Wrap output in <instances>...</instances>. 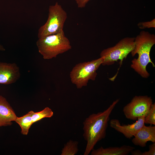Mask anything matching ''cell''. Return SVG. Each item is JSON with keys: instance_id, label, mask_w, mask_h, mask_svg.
<instances>
[{"instance_id": "obj_16", "label": "cell", "mask_w": 155, "mask_h": 155, "mask_svg": "<svg viewBox=\"0 0 155 155\" xmlns=\"http://www.w3.org/2000/svg\"><path fill=\"white\" fill-rule=\"evenodd\" d=\"M145 124L155 125V103H153L148 114L144 117Z\"/></svg>"}, {"instance_id": "obj_7", "label": "cell", "mask_w": 155, "mask_h": 155, "mask_svg": "<svg viewBox=\"0 0 155 155\" xmlns=\"http://www.w3.org/2000/svg\"><path fill=\"white\" fill-rule=\"evenodd\" d=\"M152 99L148 96H135L123 108L125 117L135 121L140 117H145L149 112L153 104Z\"/></svg>"}, {"instance_id": "obj_4", "label": "cell", "mask_w": 155, "mask_h": 155, "mask_svg": "<svg viewBox=\"0 0 155 155\" xmlns=\"http://www.w3.org/2000/svg\"><path fill=\"white\" fill-rule=\"evenodd\" d=\"M104 58L76 64L71 71L69 75L72 83L78 89L86 86L89 80L94 81L97 75V70L103 61Z\"/></svg>"}, {"instance_id": "obj_5", "label": "cell", "mask_w": 155, "mask_h": 155, "mask_svg": "<svg viewBox=\"0 0 155 155\" xmlns=\"http://www.w3.org/2000/svg\"><path fill=\"white\" fill-rule=\"evenodd\" d=\"M135 37L123 38L115 46L102 50L100 53V57L104 58L102 65L103 66L113 64L120 60L121 67L124 59L133 50L135 47Z\"/></svg>"}, {"instance_id": "obj_3", "label": "cell", "mask_w": 155, "mask_h": 155, "mask_svg": "<svg viewBox=\"0 0 155 155\" xmlns=\"http://www.w3.org/2000/svg\"><path fill=\"white\" fill-rule=\"evenodd\" d=\"M36 44L39 53L44 59L55 58L72 48L63 30L56 34L38 38Z\"/></svg>"}, {"instance_id": "obj_1", "label": "cell", "mask_w": 155, "mask_h": 155, "mask_svg": "<svg viewBox=\"0 0 155 155\" xmlns=\"http://www.w3.org/2000/svg\"><path fill=\"white\" fill-rule=\"evenodd\" d=\"M119 101L116 100L103 111L92 113L84 120L83 136L87 144L84 155H88L97 143L105 137L110 115Z\"/></svg>"}, {"instance_id": "obj_15", "label": "cell", "mask_w": 155, "mask_h": 155, "mask_svg": "<svg viewBox=\"0 0 155 155\" xmlns=\"http://www.w3.org/2000/svg\"><path fill=\"white\" fill-rule=\"evenodd\" d=\"M53 115L52 110L48 107L39 112H34L32 117V123H34L44 118H50Z\"/></svg>"}, {"instance_id": "obj_10", "label": "cell", "mask_w": 155, "mask_h": 155, "mask_svg": "<svg viewBox=\"0 0 155 155\" xmlns=\"http://www.w3.org/2000/svg\"><path fill=\"white\" fill-rule=\"evenodd\" d=\"M134 137L131 140L132 143L141 147H145L148 142L155 143V126H147L144 125Z\"/></svg>"}, {"instance_id": "obj_13", "label": "cell", "mask_w": 155, "mask_h": 155, "mask_svg": "<svg viewBox=\"0 0 155 155\" xmlns=\"http://www.w3.org/2000/svg\"><path fill=\"white\" fill-rule=\"evenodd\" d=\"M33 112L32 111H30L22 117H17L15 121L20 127L21 133L23 135H27L30 128L33 124L32 117Z\"/></svg>"}, {"instance_id": "obj_11", "label": "cell", "mask_w": 155, "mask_h": 155, "mask_svg": "<svg viewBox=\"0 0 155 155\" xmlns=\"http://www.w3.org/2000/svg\"><path fill=\"white\" fill-rule=\"evenodd\" d=\"M17 117L6 98L0 95V127L11 125Z\"/></svg>"}, {"instance_id": "obj_19", "label": "cell", "mask_w": 155, "mask_h": 155, "mask_svg": "<svg viewBox=\"0 0 155 155\" xmlns=\"http://www.w3.org/2000/svg\"><path fill=\"white\" fill-rule=\"evenodd\" d=\"M90 0H75L78 8L85 7L87 3Z\"/></svg>"}, {"instance_id": "obj_2", "label": "cell", "mask_w": 155, "mask_h": 155, "mask_svg": "<svg viewBox=\"0 0 155 155\" xmlns=\"http://www.w3.org/2000/svg\"><path fill=\"white\" fill-rule=\"evenodd\" d=\"M135 47L131 52L132 57L138 55V58L131 61V67L142 77L147 78L150 75L146 68L148 63L155 65L150 58V53L155 44V35L148 32L142 30L135 37Z\"/></svg>"}, {"instance_id": "obj_14", "label": "cell", "mask_w": 155, "mask_h": 155, "mask_svg": "<svg viewBox=\"0 0 155 155\" xmlns=\"http://www.w3.org/2000/svg\"><path fill=\"white\" fill-rule=\"evenodd\" d=\"M77 141L69 140L64 145L61 150V155H74L78 151Z\"/></svg>"}, {"instance_id": "obj_18", "label": "cell", "mask_w": 155, "mask_h": 155, "mask_svg": "<svg viewBox=\"0 0 155 155\" xmlns=\"http://www.w3.org/2000/svg\"><path fill=\"white\" fill-rule=\"evenodd\" d=\"M148 151L141 152L140 155H155V142L153 143L149 146Z\"/></svg>"}, {"instance_id": "obj_6", "label": "cell", "mask_w": 155, "mask_h": 155, "mask_svg": "<svg viewBox=\"0 0 155 155\" xmlns=\"http://www.w3.org/2000/svg\"><path fill=\"white\" fill-rule=\"evenodd\" d=\"M67 18L66 12L58 2L49 6L48 19L38 29V38L56 34L63 30Z\"/></svg>"}, {"instance_id": "obj_8", "label": "cell", "mask_w": 155, "mask_h": 155, "mask_svg": "<svg viewBox=\"0 0 155 155\" xmlns=\"http://www.w3.org/2000/svg\"><path fill=\"white\" fill-rule=\"evenodd\" d=\"M144 117H139L135 123L131 124L121 125L119 120L113 119L110 122V126L117 131L123 134L127 138L130 139L135 136L145 125Z\"/></svg>"}, {"instance_id": "obj_12", "label": "cell", "mask_w": 155, "mask_h": 155, "mask_svg": "<svg viewBox=\"0 0 155 155\" xmlns=\"http://www.w3.org/2000/svg\"><path fill=\"white\" fill-rule=\"evenodd\" d=\"M135 148L129 145H124L120 147H110L104 148L102 146L91 151V155H127Z\"/></svg>"}, {"instance_id": "obj_17", "label": "cell", "mask_w": 155, "mask_h": 155, "mask_svg": "<svg viewBox=\"0 0 155 155\" xmlns=\"http://www.w3.org/2000/svg\"><path fill=\"white\" fill-rule=\"evenodd\" d=\"M138 28L141 29L146 28H155V19L147 22H139L137 24Z\"/></svg>"}, {"instance_id": "obj_9", "label": "cell", "mask_w": 155, "mask_h": 155, "mask_svg": "<svg viewBox=\"0 0 155 155\" xmlns=\"http://www.w3.org/2000/svg\"><path fill=\"white\" fill-rule=\"evenodd\" d=\"M20 76L19 68L16 63L0 62V84L7 85L14 83Z\"/></svg>"}, {"instance_id": "obj_20", "label": "cell", "mask_w": 155, "mask_h": 155, "mask_svg": "<svg viewBox=\"0 0 155 155\" xmlns=\"http://www.w3.org/2000/svg\"><path fill=\"white\" fill-rule=\"evenodd\" d=\"M5 49L0 44V51H5Z\"/></svg>"}]
</instances>
